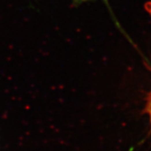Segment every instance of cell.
<instances>
[{"mask_svg": "<svg viewBox=\"0 0 151 151\" xmlns=\"http://www.w3.org/2000/svg\"><path fill=\"white\" fill-rule=\"evenodd\" d=\"M146 11L149 14V17L150 19L151 23V2H149L146 3ZM143 112L147 114L148 118H149V122H150V132H151V88L150 92L147 94L146 97V102H145V106H144V109Z\"/></svg>", "mask_w": 151, "mask_h": 151, "instance_id": "cell-1", "label": "cell"}, {"mask_svg": "<svg viewBox=\"0 0 151 151\" xmlns=\"http://www.w3.org/2000/svg\"><path fill=\"white\" fill-rule=\"evenodd\" d=\"M88 1H92V0H74V3H83Z\"/></svg>", "mask_w": 151, "mask_h": 151, "instance_id": "cell-2", "label": "cell"}]
</instances>
